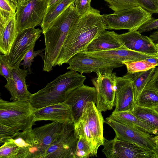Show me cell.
Segmentation results:
<instances>
[{"label":"cell","instance_id":"1","mask_svg":"<svg viewBox=\"0 0 158 158\" xmlns=\"http://www.w3.org/2000/svg\"><path fill=\"white\" fill-rule=\"evenodd\" d=\"M106 29L100 11L91 7L71 26L55 66L67 63L74 55L84 52L89 44Z\"/></svg>","mask_w":158,"mask_h":158},{"label":"cell","instance_id":"2","mask_svg":"<svg viewBox=\"0 0 158 158\" xmlns=\"http://www.w3.org/2000/svg\"><path fill=\"white\" fill-rule=\"evenodd\" d=\"M79 16L74 2L54 20L43 34L45 46L42 57L44 71L49 72L55 66L69 29Z\"/></svg>","mask_w":158,"mask_h":158},{"label":"cell","instance_id":"3","mask_svg":"<svg viewBox=\"0 0 158 158\" xmlns=\"http://www.w3.org/2000/svg\"><path fill=\"white\" fill-rule=\"evenodd\" d=\"M86 78L82 74L70 70L31 94L29 101L35 109L64 102L69 94L84 84Z\"/></svg>","mask_w":158,"mask_h":158},{"label":"cell","instance_id":"4","mask_svg":"<svg viewBox=\"0 0 158 158\" xmlns=\"http://www.w3.org/2000/svg\"><path fill=\"white\" fill-rule=\"evenodd\" d=\"M104 123L102 112L93 102L86 103L81 117L74 123L75 134L85 138L91 149V157H97L99 147L103 145Z\"/></svg>","mask_w":158,"mask_h":158},{"label":"cell","instance_id":"5","mask_svg":"<svg viewBox=\"0 0 158 158\" xmlns=\"http://www.w3.org/2000/svg\"><path fill=\"white\" fill-rule=\"evenodd\" d=\"M35 109L29 100L8 102L0 99V124L19 132L34 124Z\"/></svg>","mask_w":158,"mask_h":158},{"label":"cell","instance_id":"6","mask_svg":"<svg viewBox=\"0 0 158 158\" xmlns=\"http://www.w3.org/2000/svg\"><path fill=\"white\" fill-rule=\"evenodd\" d=\"M106 24V29L137 30L139 27L152 19V14L141 6L102 15Z\"/></svg>","mask_w":158,"mask_h":158},{"label":"cell","instance_id":"7","mask_svg":"<svg viewBox=\"0 0 158 158\" xmlns=\"http://www.w3.org/2000/svg\"><path fill=\"white\" fill-rule=\"evenodd\" d=\"M113 70L98 72L91 80L97 92L96 106L101 112L111 110L115 106L116 76Z\"/></svg>","mask_w":158,"mask_h":158},{"label":"cell","instance_id":"8","mask_svg":"<svg viewBox=\"0 0 158 158\" xmlns=\"http://www.w3.org/2000/svg\"><path fill=\"white\" fill-rule=\"evenodd\" d=\"M47 6V0H27L18 4L16 10V23L18 32L34 28L40 24Z\"/></svg>","mask_w":158,"mask_h":158},{"label":"cell","instance_id":"9","mask_svg":"<svg viewBox=\"0 0 158 158\" xmlns=\"http://www.w3.org/2000/svg\"><path fill=\"white\" fill-rule=\"evenodd\" d=\"M42 32V30L34 27L25 29L18 33L9 54L5 55L11 68H19L23 57L29 50L34 48Z\"/></svg>","mask_w":158,"mask_h":158},{"label":"cell","instance_id":"10","mask_svg":"<svg viewBox=\"0 0 158 158\" xmlns=\"http://www.w3.org/2000/svg\"><path fill=\"white\" fill-rule=\"evenodd\" d=\"M78 139L74 123H64L58 137L48 149L45 158H74Z\"/></svg>","mask_w":158,"mask_h":158},{"label":"cell","instance_id":"11","mask_svg":"<svg viewBox=\"0 0 158 158\" xmlns=\"http://www.w3.org/2000/svg\"><path fill=\"white\" fill-rule=\"evenodd\" d=\"M64 124L53 122L33 129L32 158H45L48 149L58 137Z\"/></svg>","mask_w":158,"mask_h":158},{"label":"cell","instance_id":"12","mask_svg":"<svg viewBox=\"0 0 158 158\" xmlns=\"http://www.w3.org/2000/svg\"><path fill=\"white\" fill-rule=\"evenodd\" d=\"M105 123L113 129L115 133V137L122 140L136 143L154 151L156 146L154 135L136 127L118 122L108 117L106 118Z\"/></svg>","mask_w":158,"mask_h":158},{"label":"cell","instance_id":"13","mask_svg":"<svg viewBox=\"0 0 158 158\" xmlns=\"http://www.w3.org/2000/svg\"><path fill=\"white\" fill-rule=\"evenodd\" d=\"M67 69L78 72L81 74L97 73L99 71L114 69L122 67V63L110 62L97 58L89 56L83 52H79L72 56L67 63Z\"/></svg>","mask_w":158,"mask_h":158},{"label":"cell","instance_id":"14","mask_svg":"<svg viewBox=\"0 0 158 158\" xmlns=\"http://www.w3.org/2000/svg\"><path fill=\"white\" fill-rule=\"evenodd\" d=\"M117 35L121 43L127 49L154 57L158 56V50L156 44L149 37L142 35L137 30L117 34Z\"/></svg>","mask_w":158,"mask_h":158},{"label":"cell","instance_id":"15","mask_svg":"<svg viewBox=\"0 0 158 158\" xmlns=\"http://www.w3.org/2000/svg\"><path fill=\"white\" fill-rule=\"evenodd\" d=\"M96 98L97 92L95 87L84 84L69 94L64 102L70 107L74 123L81 117L86 103L93 102L96 104Z\"/></svg>","mask_w":158,"mask_h":158},{"label":"cell","instance_id":"16","mask_svg":"<svg viewBox=\"0 0 158 158\" xmlns=\"http://www.w3.org/2000/svg\"><path fill=\"white\" fill-rule=\"evenodd\" d=\"M115 103L114 112L131 111L135 105L134 91L131 79L124 76L116 77Z\"/></svg>","mask_w":158,"mask_h":158},{"label":"cell","instance_id":"17","mask_svg":"<svg viewBox=\"0 0 158 158\" xmlns=\"http://www.w3.org/2000/svg\"><path fill=\"white\" fill-rule=\"evenodd\" d=\"M50 120L62 123H74L70 107L64 102L35 109L34 121Z\"/></svg>","mask_w":158,"mask_h":158},{"label":"cell","instance_id":"18","mask_svg":"<svg viewBox=\"0 0 158 158\" xmlns=\"http://www.w3.org/2000/svg\"><path fill=\"white\" fill-rule=\"evenodd\" d=\"M28 70L19 68L12 69V77L5 87L9 92L10 100L13 102L29 100L32 94L28 90L26 82Z\"/></svg>","mask_w":158,"mask_h":158},{"label":"cell","instance_id":"19","mask_svg":"<svg viewBox=\"0 0 158 158\" xmlns=\"http://www.w3.org/2000/svg\"><path fill=\"white\" fill-rule=\"evenodd\" d=\"M83 52L90 56L116 63L137 61L154 57L125 48L94 52Z\"/></svg>","mask_w":158,"mask_h":158},{"label":"cell","instance_id":"20","mask_svg":"<svg viewBox=\"0 0 158 158\" xmlns=\"http://www.w3.org/2000/svg\"><path fill=\"white\" fill-rule=\"evenodd\" d=\"M117 34L114 31L105 30L94 39L82 52H94L125 48Z\"/></svg>","mask_w":158,"mask_h":158},{"label":"cell","instance_id":"21","mask_svg":"<svg viewBox=\"0 0 158 158\" xmlns=\"http://www.w3.org/2000/svg\"><path fill=\"white\" fill-rule=\"evenodd\" d=\"M18 32L16 14L3 24H0V51L6 56L10 53Z\"/></svg>","mask_w":158,"mask_h":158},{"label":"cell","instance_id":"22","mask_svg":"<svg viewBox=\"0 0 158 158\" xmlns=\"http://www.w3.org/2000/svg\"><path fill=\"white\" fill-rule=\"evenodd\" d=\"M108 117L121 123L136 127L152 135H158V132L143 122L131 111H113Z\"/></svg>","mask_w":158,"mask_h":158},{"label":"cell","instance_id":"23","mask_svg":"<svg viewBox=\"0 0 158 158\" xmlns=\"http://www.w3.org/2000/svg\"><path fill=\"white\" fill-rule=\"evenodd\" d=\"M13 140L19 147L16 158H32L34 141L32 128L20 132Z\"/></svg>","mask_w":158,"mask_h":158},{"label":"cell","instance_id":"24","mask_svg":"<svg viewBox=\"0 0 158 158\" xmlns=\"http://www.w3.org/2000/svg\"><path fill=\"white\" fill-rule=\"evenodd\" d=\"M75 0H59L47 9L40 23L42 33H45L50 24Z\"/></svg>","mask_w":158,"mask_h":158},{"label":"cell","instance_id":"25","mask_svg":"<svg viewBox=\"0 0 158 158\" xmlns=\"http://www.w3.org/2000/svg\"><path fill=\"white\" fill-rule=\"evenodd\" d=\"M156 67L144 71L131 73H127L123 76L132 80L135 104L143 89L151 80Z\"/></svg>","mask_w":158,"mask_h":158},{"label":"cell","instance_id":"26","mask_svg":"<svg viewBox=\"0 0 158 158\" xmlns=\"http://www.w3.org/2000/svg\"><path fill=\"white\" fill-rule=\"evenodd\" d=\"M131 112L158 132V114L153 109L141 107L135 104Z\"/></svg>","mask_w":158,"mask_h":158},{"label":"cell","instance_id":"27","mask_svg":"<svg viewBox=\"0 0 158 158\" xmlns=\"http://www.w3.org/2000/svg\"><path fill=\"white\" fill-rule=\"evenodd\" d=\"M135 104L153 109L158 105V90L147 84L139 96Z\"/></svg>","mask_w":158,"mask_h":158},{"label":"cell","instance_id":"28","mask_svg":"<svg viewBox=\"0 0 158 158\" xmlns=\"http://www.w3.org/2000/svg\"><path fill=\"white\" fill-rule=\"evenodd\" d=\"M152 57L141 60L125 61L122 63L127 68V73H131L144 71L157 66L153 62Z\"/></svg>","mask_w":158,"mask_h":158},{"label":"cell","instance_id":"29","mask_svg":"<svg viewBox=\"0 0 158 158\" xmlns=\"http://www.w3.org/2000/svg\"><path fill=\"white\" fill-rule=\"evenodd\" d=\"M19 147L13 139L4 142L0 148V158H16Z\"/></svg>","mask_w":158,"mask_h":158},{"label":"cell","instance_id":"30","mask_svg":"<svg viewBox=\"0 0 158 158\" xmlns=\"http://www.w3.org/2000/svg\"><path fill=\"white\" fill-rule=\"evenodd\" d=\"M77 136L78 139L74 158H88L91 157V149L85 138L81 135Z\"/></svg>","mask_w":158,"mask_h":158},{"label":"cell","instance_id":"31","mask_svg":"<svg viewBox=\"0 0 158 158\" xmlns=\"http://www.w3.org/2000/svg\"><path fill=\"white\" fill-rule=\"evenodd\" d=\"M109 7L114 12L140 5L136 0H104Z\"/></svg>","mask_w":158,"mask_h":158},{"label":"cell","instance_id":"32","mask_svg":"<svg viewBox=\"0 0 158 158\" xmlns=\"http://www.w3.org/2000/svg\"><path fill=\"white\" fill-rule=\"evenodd\" d=\"M34 48H32L27 52L22 59L23 62L20 64V66H23L24 69L26 67L27 68V70L29 73H31V66L33 59L37 56H40L42 57L43 55H42V52L45 50L44 48L34 51Z\"/></svg>","mask_w":158,"mask_h":158},{"label":"cell","instance_id":"33","mask_svg":"<svg viewBox=\"0 0 158 158\" xmlns=\"http://www.w3.org/2000/svg\"><path fill=\"white\" fill-rule=\"evenodd\" d=\"M20 132H17L6 126L0 124V144H2L4 142L13 139Z\"/></svg>","mask_w":158,"mask_h":158},{"label":"cell","instance_id":"34","mask_svg":"<svg viewBox=\"0 0 158 158\" xmlns=\"http://www.w3.org/2000/svg\"><path fill=\"white\" fill-rule=\"evenodd\" d=\"M0 74L7 81L12 77V69L8 64L5 55L1 53L0 55Z\"/></svg>","mask_w":158,"mask_h":158},{"label":"cell","instance_id":"35","mask_svg":"<svg viewBox=\"0 0 158 158\" xmlns=\"http://www.w3.org/2000/svg\"><path fill=\"white\" fill-rule=\"evenodd\" d=\"M16 13L6 0H0V17L10 19Z\"/></svg>","mask_w":158,"mask_h":158},{"label":"cell","instance_id":"36","mask_svg":"<svg viewBox=\"0 0 158 158\" xmlns=\"http://www.w3.org/2000/svg\"><path fill=\"white\" fill-rule=\"evenodd\" d=\"M139 5L152 14L158 13V0H136Z\"/></svg>","mask_w":158,"mask_h":158},{"label":"cell","instance_id":"37","mask_svg":"<svg viewBox=\"0 0 158 158\" xmlns=\"http://www.w3.org/2000/svg\"><path fill=\"white\" fill-rule=\"evenodd\" d=\"M91 0H75L74 5L76 9L80 16L87 12L91 8Z\"/></svg>","mask_w":158,"mask_h":158},{"label":"cell","instance_id":"38","mask_svg":"<svg viewBox=\"0 0 158 158\" xmlns=\"http://www.w3.org/2000/svg\"><path fill=\"white\" fill-rule=\"evenodd\" d=\"M155 29H158V18L152 17L140 26L137 31L142 33Z\"/></svg>","mask_w":158,"mask_h":158},{"label":"cell","instance_id":"39","mask_svg":"<svg viewBox=\"0 0 158 158\" xmlns=\"http://www.w3.org/2000/svg\"><path fill=\"white\" fill-rule=\"evenodd\" d=\"M147 84L158 90V67L156 68L154 74Z\"/></svg>","mask_w":158,"mask_h":158},{"label":"cell","instance_id":"40","mask_svg":"<svg viewBox=\"0 0 158 158\" xmlns=\"http://www.w3.org/2000/svg\"><path fill=\"white\" fill-rule=\"evenodd\" d=\"M149 37L155 44H158V30L153 32Z\"/></svg>","mask_w":158,"mask_h":158},{"label":"cell","instance_id":"41","mask_svg":"<svg viewBox=\"0 0 158 158\" xmlns=\"http://www.w3.org/2000/svg\"><path fill=\"white\" fill-rule=\"evenodd\" d=\"M13 10L16 12L18 3L16 0H6Z\"/></svg>","mask_w":158,"mask_h":158},{"label":"cell","instance_id":"42","mask_svg":"<svg viewBox=\"0 0 158 158\" xmlns=\"http://www.w3.org/2000/svg\"><path fill=\"white\" fill-rule=\"evenodd\" d=\"M154 139L156 146L154 152L155 154L156 158H158V135L154 136Z\"/></svg>","mask_w":158,"mask_h":158},{"label":"cell","instance_id":"43","mask_svg":"<svg viewBox=\"0 0 158 158\" xmlns=\"http://www.w3.org/2000/svg\"><path fill=\"white\" fill-rule=\"evenodd\" d=\"M59 0H47V8L49 7Z\"/></svg>","mask_w":158,"mask_h":158},{"label":"cell","instance_id":"44","mask_svg":"<svg viewBox=\"0 0 158 158\" xmlns=\"http://www.w3.org/2000/svg\"><path fill=\"white\" fill-rule=\"evenodd\" d=\"M153 109L158 114V105Z\"/></svg>","mask_w":158,"mask_h":158},{"label":"cell","instance_id":"45","mask_svg":"<svg viewBox=\"0 0 158 158\" xmlns=\"http://www.w3.org/2000/svg\"><path fill=\"white\" fill-rule=\"evenodd\" d=\"M27 0H20V2L19 4L22 3Z\"/></svg>","mask_w":158,"mask_h":158},{"label":"cell","instance_id":"46","mask_svg":"<svg viewBox=\"0 0 158 158\" xmlns=\"http://www.w3.org/2000/svg\"><path fill=\"white\" fill-rule=\"evenodd\" d=\"M156 47H157V49L158 50V44H156Z\"/></svg>","mask_w":158,"mask_h":158},{"label":"cell","instance_id":"47","mask_svg":"<svg viewBox=\"0 0 158 158\" xmlns=\"http://www.w3.org/2000/svg\"><path fill=\"white\" fill-rule=\"evenodd\" d=\"M16 1L18 3V4H19L20 2V0H16Z\"/></svg>","mask_w":158,"mask_h":158}]
</instances>
